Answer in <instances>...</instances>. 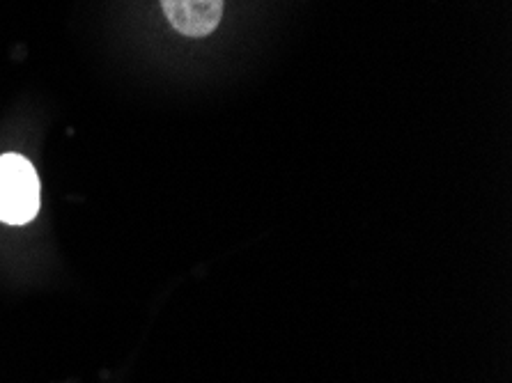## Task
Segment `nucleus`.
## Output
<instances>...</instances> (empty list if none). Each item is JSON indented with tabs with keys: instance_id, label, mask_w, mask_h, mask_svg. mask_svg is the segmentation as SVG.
I'll return each mask as SVG.
<instances>
[{
	"instance_id": "f257e3e1",
	"label": "nucleus",
	"mask_w": 512,
	"mask_h": 383,
	"mask_svg": "<svg viewBox=\"0 0 512 383\" xmlns=\"http://www.w3.org/2000/svg\"><path fill=\"white\" fill-rule=\"evenodd\" d=\"M40 177L21 154L0 156V221L26 225L40 211Z\"/></svg>"
},
{
	"instance_id": "f03ea898",
	"label": "nucleus",
	"mask_w": 512,
	"mask_h": 383,
	"mask_svg": "<svg viewBox=\"0 0 512 383\" xmlns=\"http://www.w3.org/2000/svg\"><path fill=\"white\" fill-rule=\"evenodd\" d=\"M226 0H161L166 19L186 37L212 35L223 19Z\"/></svg>"
}]
</instances>
